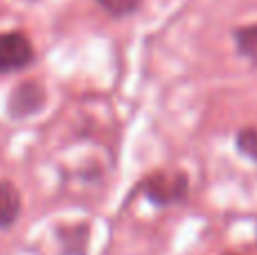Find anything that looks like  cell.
I'll use <instances>...</instances> for the list:
<instances>
[{"label": "cell", "instance_id": "obj_1", "mask_svg": "<svg viewBox=\"0 0 257 255\" xmlns=\"http://www.w3.org/2000/svg\"><path fill=\"white\" fill-rule=\"evenodd\" d=\"M142 194L149 199L151 203H158V206H172V203H178L187 197L190 192V183H187L185 174H151L145 179L142 183Z\"/></svg>", "mask_w": 257, "mask_h": 255}, {"label": "cell", "instance_id": "obj_2", "mask_svg": "<svg viewBox=\"0 0 257 255\" xmlns=\"http://www.w3.org/2000/svg\"><path fill=\"white\" fill-rule=\"evenodd\" d=\"M34 61V48L23 32L0 34V75L16 72Z\"/></svg>", "mask_w": 257, "mask_h": 255}, {"label": "cell", "instance_id": "obj_3", "mask_svg": "<svg viewBox=\"0 0 257 255\" xmlns=\"http://www.w3.org/2000/svg\"><path fill=\"white\" fill-rule=\"evenodd\" d=\"M45 104V90L36 81H23L9 97V115L16 120H25L32 113H39Z\"/></svg>", "mask_w": 257, "mask_h": 255}, {"label": "cell", "instance_id": "obj_4", "mask_svg": "<svg viewBox=\"0 0 257 255\" xmlns=\"http://www.w3.org/2000/svg\"><path fill=\"white\" fill-rule=\"evenodd\" d=\"M21 192L9 181H0V230L12 228L21 215Z\"/></svg>", "mask_w": 257, "mask_h": 255}, {"label": "cell", "instance_id": "obj_5", "mask_svg": "<svg viewBox=\"0 0 257 255\" xmlns=\"http://www.w3.org/2000/svg\"><path fill=\"white\" fill-rule=\"evenodd\" d=\"M235 43H237V50H239L246 59L257 63V25H248V27L237 30Z\"/></svg>", "mask_w": 257, "mask_h": 255}, {"label": "cell", "instance_id": "obj_6", "mask_svg": "<svg viewBox=\"0 0 257 255\" xmlns=\"http://www.w3.org/2000/svg\"><path fill=\"white\" fill-rule=\"evenodd\" d=\"M237 149L250 161H257V126H246L237 134Z\"/></svg>", "mask_w": 257, "mask_h": 255}, {"label": "cell", "instance_id": "obj_7", "mask_svg": "<svg viewBox=\"0 0 257 255\" xmlns=\"http://www.w3.org/2000/svg\"><path fill=\"white\" fill-rule=\"evenodd\" d=\"M111 16H128L142 5V0H97Z\"/></svg>", "mask_w": 257, "mask_h": 255}]
</instances>
